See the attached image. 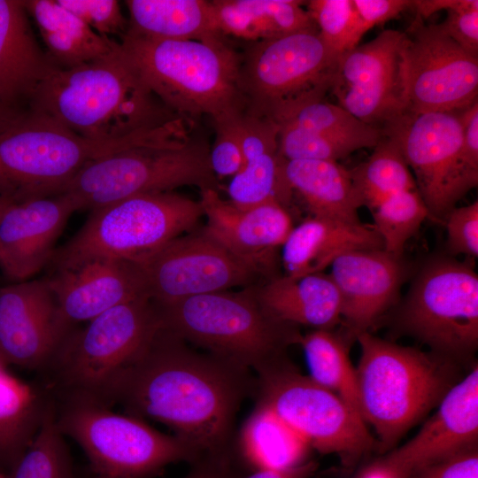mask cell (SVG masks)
<instances>
[{
    "mask_svg": "<svg viewBox=\"0 0 478 478\" xmlns=\"http://www.w3.org/2000/svg\"><path fill=\"white\" fill-rule=\"evenodd\" d=\"M245 374L212 354L197 352L160 326L122 374L113 405L163 423L200 456L217 458L231 436L247 389Z\"/></svg>",
    "mask_w": 478,
    "mask_h": 478,
    "instance_id": "cell-1",
    "label": "cell"
},
{
    "mask_svg": "<svg viewBox=\"0 0 478 478\" xmlns=\"http://www.w3.org/2000/svg\"><path fill=\"white\" fill-rule=\"evenodd\" d=\"M29 111L93 140L120 139L180 116L142 81L121 48L71 68L53 66L35 89Z\"/></svg>",
    "mask_w": 478,
    "mask_h": 478,
    "instance_id": "cell-2",
    "label": "cell"
},
{
    "mask_svg": "<svg viewBox=\"0 0 478 478\" xmlns=\"http://www.w3.org/2000/svg\"><path fill=\"white\" fill-rule=\"evenodd\" d=\"M177 122L128 136L93 140L27 110L0 133V196L9 202L61 194L88 165L131 147L161 144L180 135Z\"/></svg>",
    "mask_w": 478,
    "mask_h": 478,
    "instance_id": "cell-3",
    "label": "cell"
},
{
    "mask_svg": "<svg viewBox=\"0 0 478 478\" xmlns=\"http://www.w3.org/2000/svg\"><path fill=\"white\" fill-rule=\"evenodd\" d=\"M119 42L142 81L174 113L216 120L245 109L240 54L224 37L162 40L127 33Z\"/></svg>",
    "mask_w": 478,
    "mask_h": 478,
    "instance_id": "cell-4",
    "label": "cell"
},
{
    "mask_svg": "<svg viewBox=\"0 0 478 478\" xmlns=\"http://www.w3.org/2000/svg\"><path fill=\"white\" fill-rule=\"evenodd\" d=\"M159 327L157 305L147 296L112 307L66 335L42 372V383L57 400L85 399L112 407L122 374Z\"/></svg>",
    "mask_w": 478,
    "mask_h": 478,
    "instance_id": "cell-5",
    "label": "cell"
},
{
    "mask_svg": "<svg viewBox=\"0 0 478 478\" xmlns=\"http://www.w3.org/2000/svg\"><path fill=\"white\" fill-rule=\"evenodd\" d=\"M155 304L162 328L234 366L257 373L283 358L285 349L301 337L297 326L277 320L263 307L254 286L240 292L225 290Z\"/></svg>",
    "mask_w": 478,
    "mask_h": 478,
    "instance_id": "cell-6",
    "label": "cell"
},
{
    "mask_svg": "<svg viewBox=\"0 0 478 478\" xmlns=\"http://www.w3.org/2000/svg\"><path fill=\"white\" fill-rule=\"evenodd\" d=\"M356 339L361 351L355 368L359 412L386 450L451 387L449 358L398 345L368 331Z\"/></svg>",
    "mask_w": 478,
    "mask_h": 478,
    "instance_id": "cell-7",
    "label": "cell"
},
{
    "mask_svg": "<svg viewBox=\"0 0 478 478\" xmlns=\"http://www.w3.org/2000/svg\"><path fill=\"white\" fill-rule=\"evenodd\" d=\"M55 404L58 428L82 449L94 478H151L170 464L200 457L178 436L112 407L78 398Z\"/></svg>",
    "mask_w": 478,
    "mask_h": 478,
    "instance_id": "cell-8",
    "label": "cell"
},
{
    "mask_svg": "<svg viewBox=\"0 0 478 478\" xmlns=\"http://www.w3.org/2000/svg\"><path fill=\"white\" fill-rule=\"evenodd\" d=\"M203 215L200 202L173 191L121 199L92 210L81 228L56 250L49 268L97 257L141 263L192 230Z\"/></svg>",
    "mask_w": 478,
    "mask_h": 478,
    "instance_id": "cell-9",
    "label": "cell"
},
{
    "mask_svg": "<svg viewBox=\"0 0 478 478\" xmlns=\"http://www.w3.org/2000/svg\"><path fill=\"white\" fill-rule=\"evenodd\" d=\"M210 147L189 136L167 143L131 147L88 165L62 193L78 211L94 210L121 199L197 186L219 190L209 159Z\"/></svg>",
    "mask_w": 478,
    "mask_h": 478,
    "instance_id": "cell-10",
    "label": "cell"
},
{
    "mask_svg": "<svg viewBox=\"0 0 478 478\" xmlns=\"http://www.w3.org/2000/svg\"><path fill=\"white\" fill-rule=\"evenodd\" d=\"M259 402L274 411L309 445L335 454L353 467L373 445L362 417L344 400L303 375L283 358L258 373Z\"/></svg>",
    "mask_w": 478,
    "mask_h": 478,
    "instance_id": "cell-11",
    "label": "cell"
},
{
    "mask_svg": "<svg viewBox=\"0 0 478 478\" xmlns=\"http://www.w3.org/2000/svg\"><path fill=\"white\" fill-rule=\"evenodd\" d=\"M403 331L452 358L478 345V275L465 262L439 257L415 276L400 308Z\"/></svg>",
    "mask_w": 478,
    "mask_h": 478,
    "instance_id": "cell-12",
    "label": "cell"
},
{
    "mask_svg": "<svg viewBox=\"0 0 478 478\" xmlns=\"http://www.w3.org/2000/svg\"><path fill=\"white\" fill-rule=\"evenodd\" d=\"M380 131L398 148L413 172L430 217L443 220L456 203L478 184V169L463 155L462 127L457 112L405 110Z\"/></svg>",
    "mask_w": 478,
    "mask_h": 478,
    "instance_id": "cell-13",
    "label": "cell"
},
{
    "mask_svg": "<svg viewBox=\"0 0 478 478\" xmlns=\"http://www.w3.org/2000/svg\"><path fill=\"white\" fill-rule=\"evenodd\" d=\"M335 63L318 29L250 42L239 66L245 110L269 118L284 105L324 96Z\"/></svg>",
    "mask_w": 478,
    "mask_h": 478,
    "instance_id": "cell-14",
    "label": "cell"
},
{
    "mask_svg": "<svg viewBox=\"0 0 478 478\" xmlns=\"http://www.w3.org/2000/svg\"><path fill=\"white\" fill-rule=\"evenodd\" d=\"M405 109L459 112L478 95V57L418 17L405 31L402 50Z\"/></svg>",
    "mask_w": 478,
    "mask_h": 478,
    "instance_id": "cell-15",
    "label": "cell"
},
{
    "mask_svg": "<svg viewBox=\"0 0 478 478\" xmlns=\"http://www.w3.org/2000/svg\"><path fill=\"white\" fill-rule=\"evenodd\" d=\"M139 264L147 294L157 304L251 287L264 279L204 229L174 238Z\"/></svg>",
    "mask_w": 478,
    "mask_h": 478,
    "instance_id": "cell-16",
    "label": "cell"
},
{
    "mask_svg": "<svg viewBox=\"0 0 478 478\" xmlns=\"http://www.w3.org/2000/svg\"><path fill=\"white\" fill-rule=\"evenodd\" d=\"M405 32L388 29L336 60L329 90L340 107L380 129L405 109Z\"/></svg>",
    "mask_w": 478,
    "mask_h": 478,
    "instance_id": "cell-17",
    "label": "cell"
},
{
    "mask_svg": "<svg viewBox=\"0 0 478 478\" xmlns=\"http://www.w3.org/2000/svg\"><path fill=\"white\" fill-rule=\"evenodd\" d=\"M47 278L0 286V360L42 372L69 333Z\"/></svg>",
    "mask_w": 478,
    "mask_h": 478,
    "instance_id": "cell-18",
    "label": "cell"
},
{
    "mask_svg": "<svg viewBox=\"0 0 478 478\" xmlns=\"http://www.w3.org/2000/svg\"><path fill=\"white\" fill-rule=\"evenodd\" d=\"M45 277L68 331L120 304L149 297L141 265L123 258H90L50 268Z\"/></svg>",
    "mask_w": 478,
    "mask_h": 478,
    "instance_id": "cell-19",
    "label": "cell"
},
{
    "mask_svg": "<svg viewBox=\"0 0 478 478\" xmlns=\"http://www.w3.org/2000/svg\"><path fill=\"white\" fill-rule=\"evenodd\" d=\"M207 218L204 231L258 272L266 281L277 277L276 251L294 227L286 207L268 202L239 208L217 190L201 191L199 201Z\"/></svg>",
    "mask_w": 478,
    "mask_h": 478,
    "instance_id": "cell-20",
    "label": "cell"
},
{
    "mask_svg": "<svg viewBox=\"0 0 478 478\" xmlns=\"http://www.w3.org/2000/svg\"><path fill=\"white\" fill-rule=\"evenodd\" d=\"M76 211L66 193L8 204L0 218V271L8 281L30 280L49 266Z\"/></svg>",
    "mask_w": 478,
    "mask_h": 478,
    "instance_id": "cell-21",
    "label": "cell"
},
{
    "mask_svg": "<svg viewBox=\"0 0 478 478\" xmlns=\"http://www.w3.org/2000/svg\"><path fill=\"white\" fill-rule=\"evenodd\" d=\"M478 368L475 366L451 386L433 416L403 446L379 461L409 478L416 472L464 451L477 447Z\"/></svg>",
    "mask_w": 478,
    "mask_h": 478,
    "instance_id": "cell-22",
    "label": "cell"
},
{
    "mask_svg": "<svg viewBox=\"0 0 478 478\" xmlns=\"http://www.w3.org/2000/svg\"><path fill=\"white\" fill-rule=\"evenodd\" d=\"M328 274L339 292L349 338L368 331L399 295L406 275L402 257L383 249L355 250L337 257Z\"/></svg>",
    "mask_w": 478,
    "mask_h": 478,
    "instance_id": "cell-23",
    "label": "cell"
},
{
    "mask_svg": "<svg viewBox=\"0 0 478 478\" xmlns=\"http://www.w3.org/2000/svg\"><path fill=\"white\" fill-rule=\"evenodd\" d=\"M243 166L227 187L230 202L249 208L276 202L287 208L292 190L285 159L279 153V125L272 119L243 110L239 117Z\"/></svg>",
    "mask_w": 478,
    "mask_h": 478,
    "instance_id": "cell-24",
    "label": "cell"
},
{
    "mask_svg": "<svg viewBox=\"0 0 478 478\" xmlns=\"http://www.w3.org/2000/svg\"><path fill=\"white\" fill-rule=\"evenodd\" d=\"M23 1L0 0V101L22 109L55 66L39 46Z\"/></svg>",
    "mask_w": 478,
    "mask_h": 478,
    "instance_id": "cell-25",
    "label": "cell"
},
{
    "mask_svg": "<svg viewBox=\"0 0 478 478\" xmlns=\"http://www.w3.org/2000/svg\"><path fill=\"white\" fill-rule=\"evenodd\" d=\"M373 249H383L373 225L312 217L293 227L282 245L285 275L321 273L345 252Z\"/></svg>",
    "mask_w": 478,
    "mask_h": 478,
    "instance_id": "cell-26",
    "label": "cell"
},
{
    "mask_svg": "<svg viewBox=\"0 0 478 478\" xmlns=\"http://www.w3.org/2000/svg\"><path fill=\"white\" fill-rule=\"evenodd\" d=\"M254 291L263 307L283 322L326 330L342 324L339 292L323 272L298 278L277 276L254 286Z\"/></svg>",
    "mask_w": 478,
    "mask_h": 478,
    "instance_id": "cell-27",
    "label": "cell"
},
{
    "mask_svg": "<svg viewBox=\"0 0 478 478\" xmlns=\"http://www.w3.org/2000/svg\"><path fill=\"white\" fill-rule=\"evenodd\" d=\"M51 62L60 68L89 64L119 50L120 42L102 36L58 0H26Z\"/></svg>",
    "mask_w": 478,
    "mask_h": 478,
    "instance_id": "cell-28",
    "label": "cell"
},
{
    "mask_svg": "<svg viewBox=\"0 0 478 478\" xmlns=\"http://www.w3.org/2000/svg\"><path fill=\"white\" fill-rule=\"evenodd\" d=\"M284 172L312 217L361 223L358 210L362 204L350 170L335 161L285 160Z\"/></svg>",
    "mask_w": 478,
    "mask_h": 478,
    "instance_id": "cell-29",
    "label": "cell"
},
{
    "mask_svg": "<svg viewBox=\"0 0 478 478\" xmlns=\"http://www.w3.org/2000/svg\"><path fill=\"white\" fill-rule=\"evenodd\" d=\"M217 26L223 36L250 42L318 29L304 2L297 0H214Z\"/></svg>",
    "mask_w": 478,
    "mask_h": 478,
    "instance_id": "cell-30",
    "label": "cell"
},
{
    "mask_svg": "<svg viewBox=\"0 0 478 478\" xmlns=\"http://www.w3.org/2000/svg\"><path fill=\"white\" fill-rule=\"evenodd\" d=\"M53 397L0 365V468L6 474L38 432Z\"/></svg>",
    "mask_w": 478,
    "mask_h": 478,
    "instance_id": "cell-31",
    "label": "cell"
},
{
    "mask_svg": "<svg viewBox=\"0 0 478 478\" xmlns=\"http://www.w3.org/2000/svg\"><path fill=\"white\" fill-rule=\"evenodd\" d=\"M127 33L162 40L204 41L223 36L212 1L127 0Z\"/></svg>",
    "mask_w": 478,
    "mask_h": 478,
    "instance_id": "cell-32",
    "label": "cell"
},
{
    "mask_svg": "<svg viewBox=\"0 0 478 478\" xmlns=\"http://www.w3.org/2000/svg\"><path fill=\"white\" fill-rule=\"evenodd\" d=\"M244 459L255 469H288L307 461L308 442L269 407L258 404L240 434Z\"/></svg>",
    "mask_w": 478,
    "mask_h": 478,
    "instance_id": "cell-33",
    "label": "cell"
},
{
    "mask_svg": "<svg viewBox=\"0 0 478 478\" xmlns=\"http://www.w3.org/2000/svg\"><path fill=\"white\" fill-rule=\"evenodd\" d=\"M270 119L278 125H291L351 142L361 149L376 146L382 134L347 111L324 100V96H312L293 102L274 112Z\"/></svg>",
    "mask_w": 478,
    "mask_h": 478,
    "instance_id": "cell-34",
    "label": "cell"
},
{
    "mask_svg": "<svg viewBox=\"0 0 478 478\" xmlns=\"http://www.w3.org/2000/svg\"><path fill=\"white\" fill-rule=\"evenodd\" d=\"M301 344L309 369V377L344 400L360 416L356 371L348 351V343L332 330L316 329L301 335Z\"/></svg>",
    "mask_w": 478,
    "mask_h": 478,
    "instance_id": "cell-35",
    "label": "cell"
},
{
    "mask_svg": "<svg viewBox=\"0 0 478 478\" xmlns=\"http://www.w3.org/2000/svg\"><path fill=\"white\" fill-rule=\"evenodd\" d=\"M370 157L350 170L362 206L371 211L389 196L417 189L414 177L396 144L382 135Z\"/></svg>",
    "mask_w": 478,
    "mask_h": 478,
    "instance_id": "cell-36",
    "label": "cell"
},
{
    "mask_svg": "<svg viewBox=\"0 0 478 478\" xmlns=\"http://www.w3.org/2000/svg\"><path fill=\"white\" fill-rule=\"evenodd\" d=\"M6 478H74L66 436L57 424L54 398L38 432L7 471Z\"/></svg>",
    "mask_w": 478,
    "mask_h": 478,
    "instance_id": "cell-37",
    "label": "cell"
},
{
    "mask_svg": "<svg viewBox=\"0 0 478 478\" xmlns=\"http://www.w3.org/2000/svg\"><path fill=\"white\" fill-rule=\"evenodd\" d=\"M374 227L385 251L402 257L405 246L423 221L430 217L428 208L418 189L395 193L372 210Z\"/></svg>",
    "mask_w": 478,
    "mask_h": 478,
    "instance_id": "cell-38",
    "label": "cell"
},
{
    "mask_svg": "<svg viewBox=\"0 0 478 478\" xmlns=\"http://www.w3.org/2000/svg\"><path fill=\"white\" fill-rule=\"evenodd\" d=\"M307 12L331 56L337 58L358 45V17L352 0H312Z\"/></svg>",
    "mask_w": 478,
    "mask_h": 478,
    "instance_id": "cell-39",
    "label": "cell"
},
{
    "mask_svg": "<svg viewBox=\"0 0 478 478\" xmlns=\"http://www.w3.org/2000/svg\"><path fill=\"white\" fill-rule=\"evenodd\" d=\"M279 153L285 160L335 161L361 149L351 142L291 125H279Z\"/></svg>",
    "mask_w": 478,
    "mask_h": 478,
    "instance_id": "cell-40",
    "label": "cell"
},
{
    "mask_svg": "<svg viewBox=\"0 0 478 478\" xmlns=\"http://www.w3.org/2000/svg\"><path fill=\"white\" fill-rule=\"evenodd\" d=\"M243 111L213 120L216 135L212 146L210 147L209 159L217 178L234 177L243 166L239 125V117Z\"/></svg>",
    "mask_w": 478,
    "mask_h": 478,
    "instance_id": "cell-41",
    "label": "cell"
},
{
    "mask_svg": "<svg viewBox=\"0 0 478 478\" xmlns=\"http://www.w3.org/2000/svg\"><path fill=\"white\" fill-rule=\"evenodd\" d=\"M98 35L120 40L127 34L128 20L115 0H58Z\"/></svg>",
    "mask_w": 478,
    "mask_h": 478,
    "instance_id": "cell-42",
    "label": "cell"
},
{
    "mask_svg": "<svg viewBox=\"0 0 478 478\" xmlns=\"http://www.w3.org/2000/svg\"><path fill=\"white\" fill-rule=\"evenodd\" d=\"M447 232V248L453 255L471 258L478 256V202L453 207L443 219Z\"/></svg>",
    "mask_w": 478,
    "mask_h": 478,
    "instance_id": "cell-43",
    "label": "cell"
},
{
    "mask_svg": "<svg viewBox=\"0 0 478 478\" xmlns=\"http://www.w3.org/2000/svg\"><path fill=\"white\" fill-rule=\"evenodd\" d=\"M437 25L463 50L478 57V2L468 7L447 11L445 19Z\"/></svg>",
    "mask_w": 478,
    "mask_h": 478,
    "instance_id": "cell-44",
    "label": "cell"
},
{
    "mask_svg": "<svg viewBox=\"0 0 478 478\" xmlns=\"http://www.w3.org/2000/svg\"><path fill=\"white\" fill-rule=\"evenodd\" d=\"M358 17V39L375 26L397 19L412 8V0H352Z\"/></svg>",
    "mask_w": 478,
    "mask_h": 478,
    "instance_id": "cell-45",
    "label": "cell"
},
{
    "mask_svg": "<svg viewBox=\"0 0 478 478\" xmlns=\"http://www.w3.org/2000/svg\"><path fill=\"white\" fill-rule=\"evenodd\" d=\"M409 478H478L477 447L428 466Z\"/></svg>",
    "mask_w": 478,
    "mask_h": 478,
    "instance_id": "cell-46",
    "label": "cell"
},
{
    "mask_svg": "<svg viewBox=\"0 0 478 478\" xmlns=\"http://www.w3.org/2000/svg\"><path fill=\"white\" fill-rule=\"evenodd\" d=\"M457 114L462 127L464 158L470 166L478 169V100Z\"/></svg>",
    "mask_w": 478,
    "mask_h": 478,
    "instance_id": "cell-47",
    "label": "cell"
},
{
    "mask_svg": "<svg viewBox=\"0 0 478 478\" xmlns=\"http://www.w3.org/2000/svg\"><path fill=\"white\" fill-rule=\"evenodd\" d=\"M478 2L477 0H412V9L416 12V17L427 19L436 12L445 10L468 7Z\"/></svg>",
    "mask_w": 478,
    "mask_h": 478,
    "instance_id": "cell-48",
    "label": "cell"
},
{
    "mask_svg": "<svg viewBox=\"0 0 478 478\" xmlns=\"http://www.w3.org/2000/svg\"><path fill=\"white\" fill-rule=\"evenodd\" d=\"M316 469V462L307 460L288 469H255L243 478H311Z\"/></svg>",
    "mask_w": 478,
    "mask_h": 478,
    "instance_id": "cell-49",
    "label": "cell"
},
{
    "mask_svg": "<svg viewBox=\"0 0 478 478\" xmlns=\"http://www.w3.org/2000/svg\"><path fill=\"white\" fill-rule=\"evenodd\" d=\"M358 478H404L379 460L366 467Z\"/></svg>",
    "mask_w": 478,
    "mask_h": 478,
    "instance_id": "cell-50",
    "label": "cell"
},
{
    "mask_svg": "<svg viewBox=\"0 0 478 478\" xmlns=\"http://www.w3.org/2000/svg\"><path fill=\"white\" fill-rule=\"evenodd\" d=\"M226 476L216 460L215 463L208 462L197 467L184 478H226Z\"/></svg>",
    "mask_w": 478,
    "mask_h": 478,
    "instance_id": "cell-51",
    "label": "cell"
},
{
    "mask_svg": "<svg viewBox=\"0 0 478 478\" xmlns=\"http://www.w3.org/2000/svg\"><path fill=\"white\" fill-rule=\"evenodd\" d=\"M26 111L8 106L0 101V133L18 120Z\"/></svg>",
    "mask_w": 478,
    "mask_h": 478,
    "instance_id": "cell-52",
    "label": "cell"
},
{
    "mask_svg": "<svg viewBox=\"0 0 478 478\" xmlns=\"http://www.w3.org/2000/svg\"><path fill=\"white\" fill-rule=\"evenodd\" d=\"M10 202L0 196V218Z\"/></svg>",
    "mask_w": 478,
    "mask_h": 478,
    "instance_id": "cell-53",
    "label": "cell"
},
{
    "mask_svg": "<svg viewBox=\"0 0 478 478\" xmlns=\"http://www.w3.org/2000/svg\"><path fill=\"white\" fill-rule=\"evenodd\" d=\"M0 478H6V474L0 468Z\"/></svg>",
    "mask_w": 478,
    "mask_h": 478,
    "instance_id": "cell-54",
    "label": "cell"
},
{
    "mask_svg": "<svg viewBox=\"0 0 478 478\" xmlns=\"http://www.w3.org/2000/svg\"><path fill=\"white\" fill-rule=\"evenodd\" d=\"M0 365H4V366H5V365H4V363H3V362H2L1 360H0Z\"/></svg>",
    "mask_w": 478,
    "mask_h": 478,
    "instance_id": "cell-55",
    "label": "cell"
},
{
    "mask_svg": "<svg viewBox=\"0 0 478 478\" xmlns=\"http://www.w3.org/2000/svg\"><path fill=\"white\" fill-rule=\"evenodd\" d=\"M226 478H228L227 476H226Z\"/></svg>",
    "mask_w": 478,
    "mask_h": 478,
    "instance_id": "cell-56",
    "label": "cell"
}]
</instances>
